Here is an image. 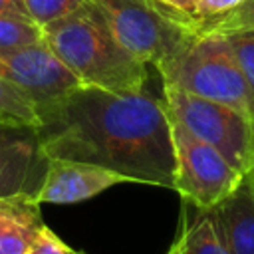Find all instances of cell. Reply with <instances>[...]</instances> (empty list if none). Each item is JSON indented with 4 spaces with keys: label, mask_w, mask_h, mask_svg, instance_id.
Returning a JSON list of instances; mask_svg holds the SVG:
<instances>
[{
    "label": "cell",
    "mask_w": 254,
    "mask_h": 254,
    "mask_svg": "<svg viewBox=\"0 0 254 254\" xmlns=\"http://www.w3.org/2000/svg\"><path fill=\"white\" fill-rule=\"evenodd\" d=\"M38 137L50 159L81 161L123 175L129 183L173 189L175 147L163 99L147 89L113 93L77 85L36 105Z\"/></svg>",
    "instance_id": "cell-1"
},
{
    "label": "cell",
    "mask_w": 254,
    "mask_h": 254,
    "mask_svg": "<svg viewBox=\"0 0 254 254\" xmlns=\"http://www.w3.org/2000/svg\"><path fill=\"white\" fill-rule=\"evenodd\" d=\"M42 40L81 85H93L113 93L145 89L149 64L139 60L115 38L89 2L62 20L44 26Z\"/></svg>",
    "instance_id": "cell-2"
},
{
    "label": "cell",
    "mask_w": 254,
    "mask_h": 254,
    "mask_svg": "<svg viewBox=\"0 0 254 254\" xmlns=\"http://www.w3.org/2000/svg\"><path fill=\"white\" fill-rule=\"evenodd\" d=\"M155 69L163 83L224 103L254 119V89L222 36L194 34Z\"/></svg>",
    "instance_id": "cell-3"
},
{
    "label": "cell",
    "mask_w": 254,
    "mask_h": 254,
    "mask_svg": "<svg viewBox=\"0 0 254 254\" xmlns=\"http://www.w3.org/2000/svg\"><path fill=\"white\" fill-rule=\"evenodd\" d=\"M115 38L149 65L177 54L192 36L189 18L175 16L155 0H87Z\"/></svg>",
    "instance_id": "cell-4"
},
{
    "label": "cell",
    "mask_w": 254,
    "mask_h": 254,
    "mask_svg": "<svg viewBox=\"0 0 254 254\" xmlns=\"http://www.w3.org/2000/svg\"><path fill=\"white\" fill-rule=\"evenodd\" d=\"M167 111L194 137L214 147L242 175L254 161V119L246 113L216 103L175 85L163 83Z\"/></svg>",
    "instance_id": "cell-5"
},
{
    "label": "cell",
    "mask_w": 254,
    "mask_h": 254,
    "mask_svg": "<svg viewBox=\"0 0 254 254\" xmlns=\"http://www.w3.org/2000/svg\"><path fill=\"white\" fill-rule=\"evenodd\" d=\"M171 131L175 147V183L173 190L194 208H214L240 183L236 171L214 147L187 131L171 113Z\"/></svg>",
    "instance_id": "cell-6"
},
{
    "label": "cell",
    "mask_w": 254,
    "mask_h": 254,
    "mask_svg": "<svg viewBox=\"0 0 254 254\" xmlns=\"http://www.w3.org/2000/svg\"><path fill=\"white\" fill-rule=\"evenodd\" d=\"M48 165L34 125L0 121V198L36 200Z\"/></svg>",
    "instance_id": "cell-7"
},
{
    "label": "cell",
    "mask_w": 254,
    "mask_h": 254,
    "mask_svg": "<svg viewBox=\"0 0 254 254\" xmlns=\"http://www.w3.org/2000/svg\"><path fill=\"white\" fill-rule=\"evenodd\" d=\"M0 77L26 91L36 105L62 97L81 85L44 40L0 52Z\"/></svg>",
    "instance_id": "cell-8"
},
{
    "label": "cell",
    "mask_w": 254,
    "mask_h": 254,
    "mask_svg": "<svg viewBox=\"0 0 254 254\" xmlns=\"http://www.w3.org/2000/svg\"><path fill=\"white\" fill-rule=\"evenodd\" d=\"M129 183L123 175L81 161L50 159L42 187L36 194L38 204H73L101 194L103 190Z\"/></svg>",
    "instance_id": "cell-9"
},
{
    "label": "cell",
    "mask_w": 254,
    "mask_h": 254,
    "mask_svg": "<svg viewBox=\"0 0 254 254\" xmlns=\"http://www.w3.org/2000/svg\"><path fill=\"white\" fill-rule=\"evenodd\" d=\"M230 254H254V179L244 173L234 190L214 208Z\"/></svg>",
    "instance_id": "cell-10"
},
{
    "label": "cell",
    "mask_w": 254,
    "mask_h": 254,
    "mask_svg": "<svg viewBox=\"0 0 254 254\" xmlns=\"http://www.w3.org/2000/svg\"><path fill=\"white\" fill-rule=\"evenodd\" d=\"M42 226L36 200L0 198V254H24Z\"/></svg>",
    "instance_id": "cell-11"
},
{
    "label": "cell",
    "mask_w": 254,
    "mask_h": 254,
    "mask_svg": "<svg viewBox=\"0 0 254 254\" xmlns=\"http://www.w3.org/2000/svg\"><path fill=\"white\" fill-rule=\"evenodd\" d=\"M177 234L181 236L183 254H230L220 234L212 208L208 210L196 208V216L189 218L187 208L183 204V214Z\"/></svg>",
    "instance_id": "cell-12"
},
{
    "label": "cell",
    "mask_w": 254,
    "mask_h": 254,
    "mask_svg": "<svg viewBox=\"0 0 254 254\" xmlns=\"http://www.w3.org/2000/svg\"><path fill=\"white\" fill-rule=\"evenodd\" d=\"M0 121L24 123L34 127L38 125L36 101L26 91H22L20 87L12 85L2 77H0Z\"/></svg>",
    "instance_id": "cell-13"
},
{
    "label": "cell",
    "mask_w": 254,
    "mask_h": 254,
    "mask_svg": "<svg viewBox=\"0 0 254 254\" xmlns=\"http://www.w3.org/2000/svg\"><path fill=\"white\" fill-rule=\"evenodd\" d=\"M42 40V28L30 18L0 14V52L36 44Z\"/></svg>",
    "instance_id": "cell-14"
},
{
    "label": "cell",
    "mask_w": 254,
    "mask_h": 254,
    "mask_svg": "<svg viewBox=\"0 0 254 254\" xmlns=\"http://www.w3.org/2000/svg\"><path fill=\"white\" fill-rule=\"evenodd\" d=\"M190 28L194 34H230L238 30L254 28V0H246L236 10L208 22H190Z\"/></svg>",
    "instance_id": "cell-15"
},
{
    "label": "cell",
    "mask_w": 254,
    "mask_h": 254,
    "mask_svg": "<svg viewBox=\"0 0 254 254\" xmlns=\"http://www.w3.org/2000/svg\"><path fill=\"white\" fill-rule=\"evenodd\" d=\"M85 2L87 0H22L28 18L40 28L62 20Z\"/></svg>",
    "instance_id": "cell-16"
},
{
    "label": "cell",
    "mask_w": 254,
    "mask_h": 254,
    "mask_svg": "<svg viewBox=\"0 0 254 254\" xmlns=\"http://www.w3.org/2000/svg\"><path fill=\"white\" fill-rule=\"evenodd\" d=\"M218 36H222L226 40L242 73L246 75L248 83L254 89V28L238 30V32H230V34H218Z\"/></svg>",
    "instance_id": "cell-17"
},
{
    "label": "cell",
    "mask_w": 254,
    "mask_h": 254,
    "mask_svg": "<svg viewBox=\"0 0 254 254\" xmlns=\"http://www.w3.org/2000/svg\"><path fill=\"white\" fill-rule=\"evenodd\" d=\"M24 254H83V252L67 246L52 228H48L44 224L36 232V236L32 238V242L28 244Z\"/></svg>",
    "instance_id": "cell-18"
},
{
    "label": "cell",
    "mask_w": 254,
    "mask_h": 254,
    "mask_svg": "<svg viewBox=\"0 0 254 254\" xmlns=\"http://www.w3.org/2000/svg\"><path fill=\"white\" fill-rule=\"evenodd\" d=\"M246 0H198L192 14H190V22H208V20H216L232 10H236L238 6H242Z\"/></svg>",
    "instance_id": "cell-19"
},
{
    "label": "cell",
    "mask_w": 254,
    "mask_h": 254,
    "mask_svg": "<svg viewBox=\"0 0 254 254\" xmlns=\"http://www.w3.org/2000/svg\"><path fill=\"white\" fill-rule=\"evenodd\" d=\"M161 8H165L167 12L175 14V16H181V18H190L194 6L198 0H155Z\"/></svg>",
    "instance_id": "cell-20"
},
{
    "label": "cell",
    "mask_w": 254,
    "mask_h": 254,
    "mask_svg": "<svg viewBox=\"0 0 254 254\" xmlns=\"http://www.w3.org/2000/svg\"><path fill=\"white\" fill-rule=\"evenodd\" d=\"M0 14L28 18V14H26V8H24L22 0H0Z\"/></svg>",
    "instance_id": "cell-21"
},
{
    "label": "cell",
    "mask_w": 254,
    "mask_h": 254,
    "mask_svg": "<svg viewBox=\"0 0 254 254\" xmlns=\"http://www.w3.org/2000/svg\"><path fill=\"white\" fill-rule=\"evenodd\" d=\"M167 254H183V244H181V236L179 234L175 236V240H173L171 248L167 250Z\"/></svg>",
    "instance_id": "cell-22"
},
{
    "label": "cell",
    "mask_w": 254,
    "mask_h": 254,
    "mask_svg": "<svg viewBox=\"0 0 254 254\" xmlns=\"http://www.w3.org/2000/svg\"><path fill=\"white\" fill-rule=\"evenodd\" d=\"M250 175H252V179H254V161H252V167H250V171H248Z\"/></svg>",
    "instance_id": "cell-23"
}]
</instances>
